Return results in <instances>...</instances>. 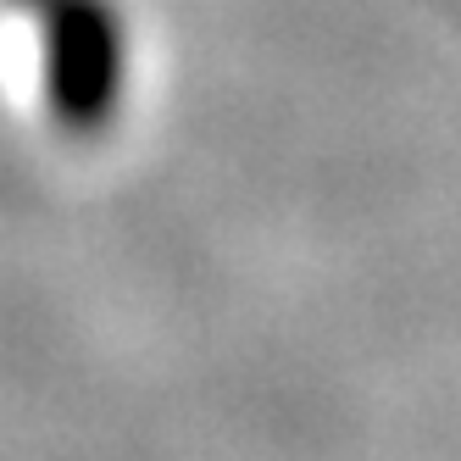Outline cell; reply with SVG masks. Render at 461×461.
<instances>
[{"mask_svg":"<svg viewBox=\"0 0 461 461\" xmlns=\"http://www.w3.org/2000/svg\"><path fill=\"white\" fill-rule=\"evenodd\" d=\"M56 50H50V101L61 122L101 128L122 89V40L101 0H50Z\"/></svg>","mask_w":461,"mask_h":461,"instance_id":"obj_1","label":"cell"}]
</instances>
